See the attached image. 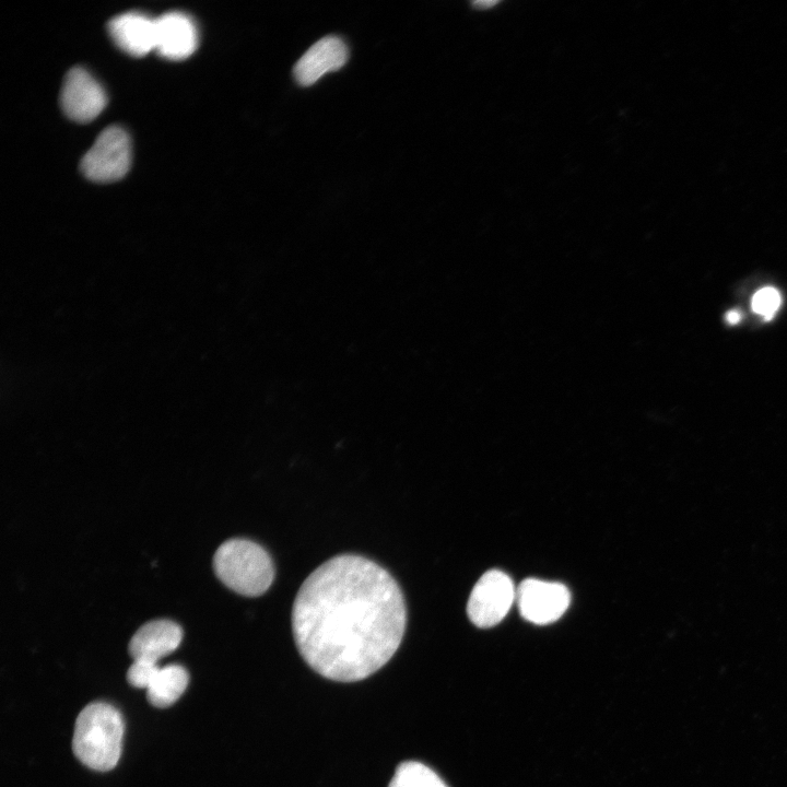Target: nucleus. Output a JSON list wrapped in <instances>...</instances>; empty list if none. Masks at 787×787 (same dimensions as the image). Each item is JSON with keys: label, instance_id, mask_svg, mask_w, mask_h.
Returning a JSON list of instances; mask_svg holds the SVG:
<instances>
[{"label": "nucleus", "instance_id": "obj_10", "mask_svg": "<svg viewBox=\"0 0 787 787\" xmlns=\"http://www.w3.org/2000/svg\"><path fill=\"white\" fill-rule=\"evenodd\" d=\"M183 638L180 626L171 620H153L143 624L131 637L129 654L133 660L157 663L173 653Z\"/></svg>", "mask_w": 787, "mask_h": 787}, {"label": "nucleus", "instance_id": "obj_4", "mask_svg": "<svg viewBox=\"0 0 787 787\" xmlns=\"http://www.w3.org/2000/svg\"><path fill=\"white\" fill-rule=\"evenodd\" d=\"M131 163L130 138L119 126L105 128L83 155L80 168L90 180L115 181L124 177Z\"/></svg>", "mask_w": 787, "mask_h": 787}, {"label": "nucleus", "instance_id": "obj_1", "mask_svg": "<svg viewBox=\"0 0 787 787\" xmlns=\"http://www.w3.org/2000/svg\"><path fill=\"white\" fill-rule=\"evenodd\" d=\"M407 625L402 591L380 565L340 554L319 565L299 587L292 608L296 647L322 677L360 681L398 649Z\"/></svg>", "mask_w": 787, "mask_h": 787}, {"label": "nucleus", "instance_id": "obj_16", "mask_svg": "<svg viewBox=\"0 0 787 787\" xmlns=\"http://www.w3.org/2000/svg\"><path fill=\"white\" fill-rule=\"evenodd\" d=\"M741 313L737 309H731L726 314V320L730 325H736L741 320Z\"/></svg>", "mask_w": 787, "mask_h": 787}, {"label": "nucleus", "instance_id": "obj_6", "mask_svg": "<svg viewBox=\"0 0 787 787\" xmlns=\"http://www.w3.org/2000/svg\"><path fill=\"white\" fill-rule=\"evenodd\" d=\"M516 600L520 614L527 621L544 625L564 614L571 595L563 584L528 578L516 589Z\"/></svg>", "mask_w": 787, "mask_h": 787}, {"label": "nucleus", "instance_id": "obj_7", "mask_svg": "<svg viewBox=\"0 0 787 787\" xmlns=\"http://www.w3.org/2000/svg\"><path fill=\"white\" fill-rule=\"evenodd\" d=\"M107 103L102 85L83 68L74 67L64 75L60 105L63 113L78 122L97 117Z\"/></svg>", "mask_w": 787, "mask_h": 787}, {"label": "nucleus", "instance_id": "obj_2", "mask_svg": "<svg viewBox=\"0 0 787 787\" xmlns=\"http://www.w3.org/2000/svg\"><path fill=\"white\" fill-rule=\"evenodd\" d=\"M124 735L120 713L107 703H91L77 717L72 750L85 766L105 772L116 766Z\"/></svg>", "mask_w": 787, "mask_h": 787}, {"label": "nucleus", "instance_id": "obj_11", "mask_svg": "<svg viewBox=\"0 0 787 787\" xmlns=\"http://www.w3.org/2000/svg\"><path fill=\"white\" fill-rule=\"evenodd\" d=\"M115 44L125 52L141 57L155 49V20L139 12H127L107 24Z\"/></svg>", "mask_w": 787, "mask_h": 787}, {"label": "nucleus", "instance_id": "obj_9", "mask_svg": "<svg viewBox=\"0 0 787 787\" xmlns=\"http://www.w3.org/2000/svg\"><path fill=\"white\" fill-rule=\"evenodd\" d=\"M198 33L192 20L173 11L155 19V49L167 59L181 60L197 48Z\"/></svg>", "mask_w": 787, "mask_h": 787}, {"label": "nucleus", "instance_id": "obj_14", "mask_svg": "<svg viewBox=\"0 0 787 787\" xmlns=\"http://www.w3.org/2000/svg\"><path fill=\"white\" fill-rule=\"evenodd\" d=\"M782 304L779 291L772 286L759 290L752 297L751 306L754 313L766 320L772 319Z\"/></svg>", "mask_w": 787, "mask_h": 787}, {"label": "nucleus", "instance_id": "obj_8", "mask_svg": "<svg viewBox=\"0 0 787 787\" xmlns=\"http://www.w3.org/2000/svg\"><path fill=\"white\" fill-rule=\"evenodd\" d=\"M349 59V49L338 36L329 35L313 44L293 68L296 82L309 86L327 72L343 67Z\"/></svg>", "mask_w": 787, "mask_h": 787}, {"label": "nucleus", "instance_id": "obj_12", "mask_svg": "<svg viewBox=\"0 0 787 787\" xmlns=\"http://www.w3.org/2000/svg\"><path fill=\"white\" fill-rule=\"evenodd\" d=\"M188 680L186 669L179 665L160 668L146 689L148 701L158 708L171 706L184 693Z\"/></svg>", "mask_w": 787, "mask_h": 787}, {"label": "nucleus", "instance_id": "obj_5", "mask_svg": "<svg viewBox=\"0 0 787 787\" xmlns=\"http://www.w3.org/2000/svg\"><path fill=\"white\" fill-rule=\"evenodd\" d=\"M516 599V589L509 576L498 569L484 573L474 585L467 614L478 627H492L500 623Z\"/></svg>", "mask_w": 787, "mask_h": 787}, {"label": "nucleus", "instance_id": "obj_15", "mask_svg": "<svg viewBox=\"0 0 787 787\" xmlns=\"http://www.w3.org/2000/svg\"><path fill=\"white\" fill-rule=\"evenodd\" d=\"M158 669L157 663L133 660L127 671V680L134 688L148 689Z\"/></svg>", "mask_w": 787, "mask_h": 787}, {"label": "nucleus", "instance_id": "obj_3", "mask_svg": "<svg viewBox=\"0 0 787 787\" xmlns=\"http://www.w3.org/2000/svg\"><path fill=\"white\" fill-rule=\"evenodd\" d=\"M218 578L233 591L257 597L265 594L274 579V564L258 543L234 538L223 542L213 556Z\"/></svg>", "mask_w": 787, "mask_h": 787}, {"label": "nucleus", "instance_id": "obj_13", "mask_svg": "<svg viewBox=\"0 0 787 787\" xmlns=\"http://www.w3.org/2000/svg\"><path fill=\"white\" fill-rule=\"evenodd\" d=\"M388 787H447L441 777L426 765L407 761L401 763Z\"/></svg>", "mask_w": 787, "mask_h": 787}, {"label": "nucleus", "instance_id": "obj_17", "mask_svg": "<svg viewBox=\"0 0 787 787\" xmlns=\"http://www.w3.org/2000/svg\"><path fill=\"white\" fill-rule=\"evenodd\" d=\"M471 4H472V7H473L474 9L484 10V9H490V8L494 7L495 4H497V1H494V0H490V1H488V0H482V1H474V2H472Z\"/></svg>", "mask_w": 787, "mask_h": 787}]
</instances>
